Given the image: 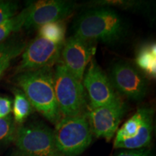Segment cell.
Here are the masks:
<instances>
[{"mask_svg":"<svg viewBox=\"0 0 156 156\" xmlns=\"http://www.w3.org/2000/svg\"><path fill=\"white\" fill-rule=\"evenodd\" d=\"M126 23L116 9L106 7H90L75 20L74 35L84 40L115 44L124 38Z\"/></svg>","mask_w":156,"mask_h":156,"instance_id":"6da1fadb","label":"cell"},{"mask_svg":"<svg viewBox=\"0 0 156 156\" xmlns=\"http://www.w3.org/2000/svg\"><path fill=\"white\" fill-rule=\"evenodd\" d=\"M16 82L34 108L56 125L62 116L56 99L52 68L17 74Z\"/></svg>","mask_w":156,"mask_h":156,"instance_id":"7a4b0ae2","label":"cell"},{"mask_svg":"<svg viewBox=\"0 0 156 156\" xmlns=\"http://www.w3.org/2000/svg\"><path fill=\"white\" fill-rule=\"evenodd\" d=\"M56 145L64 156H78L90 145L93 132L86 114L62 116L53 130Z\"/></svg>","mask_w":156,"mask_h":156,"instance_id":"3957f363","label":"cell"},{"mask_svg":"<svg viewBox=\"0 0 156 156\" xmlns=\"http://www.w3.org/2000/svg\"><path fill=\"white\" fill-rule=\"evenodd\" d=\"M56 99L62 116L85 114L86 99L83 82L68 71L60 60L54 71Z\"/></svg>","mask_w":156,"mask_h":156,"instance_id":"277c9868","label":"cell"},{"mask_svg":"<svg viewBox=\"0 0 156 156\" xmlns=\"http://www.w3.org/2000/svg\"><path fill=\"white\" fill-rule=\"evenodd\" d=\"M14 142L22 156H64L56 145L53 130L42 122L20 126Z\"/></svg>","mask_w":156,"mask_h":156,"instance_id":"5b68a950","label":"cell"},{"mask_svg":"<svg viewBox=\"0 0 156 156\" xmlns=\"http://www.w3.org/2000/svg\"><path fill=\"white\" fill-rule=\"evenodd\" d=\"M63 46L39 36L36 37L25 46L16 73L52 68L60 61Z\"/></svg>","mask_w":156,"mask_h":156,"instance_id":"8992f818","label":"cell"},{"mask_svg":"<svg viewBox=\"0 0 156 156\" xmlns=\"http://www.w3.org/2000/svg\"><path fill=\"white\" fill-rule=\"evenodd\" d=\"M77 4L66 0H46L31 2L25 8V20L23 28H39L47 23L63 21L71 15Z\"/></svg>","mask_w":156,"mask_h":156,"instance_id":"52a82bcc","label":"cell"},{"mask_svg":"<svg viewBox=\"0 0 156 156\" xmlns=\"http://www.w3.org/2000/svg\"><path fill=\"white\" fill-rule=\"evenodd\" d=\"M108 77L115 90L129 99L141 101L147 94V80L128 62H115L111 67Z\"/></svg>","mask_w":156,"mask_h":156,"instance_id":"ba28073f","label":"cell"},{"mask_svg":"<svg viewBox=\"0 0 156 156\" xmlns=\"http://www.w3.org/2000/svg\"><path fill=\"white\" fill-rule=\"evenodd\" d=\"M83 85L90 101V108L110 105L120 99L109 77L94 58L87 66Z\"/></svg>","mask_w":156,"mask_h":156,"instance_id":"9c48e42d","label":"cell"},{"mask_svg":"<svg viewBox=\"0 0 156 156\" xmlns=\"http://www.w3.org/2000/svg\"><path fill=\"white\" fill-rule=\"evenodd\" d=\"M126 109V103L121 98L110 105L90 108L86 116L93 134L110 142L116 134Z\"/></svg>","mask_w":156,"mask_h":156,"instance_id":"30bf717a","label":"cell"},{"mask_svg":"<svg viewBox=\"0 0 156 156\" xmlns=\"http://www.w3.org/2000/svg\"><path fill=\"white\" fill-rule=\"evenodd\" d=\"M96 51V43L75 35L65 41L62 51V63L78 80L83 82L85 69Z\"/></svg>","mask_w":156,"mask_h":156,"instance_id":"8fae6325","label":"cell"},{"mask_svg":"<svg viewBox=\"0 0 156 156\" xmlns=\"http://www.w3.org/2000/svg\"><path fill=\"white\" fill-rule=\"evenodd\" d=\"M153 115L152 108L147 113L138 134L131 140L122 142L114 146L116 149L134 150L147 147L151 143L153 131Z\"/></svg>","mask_w":156,"mask_h":156,"instance_id":"7c38bea8","label":"cell"},{"mask_svg":"<svg viewBox=\"0 0 156 156\" xmlns=\"http://www.w3.org/2000/svg\"><path fill=\"white\" fill-rule=\"evenodd\" d=\"M150 109L151 108L147 107L139 108L133 116L123 124L122 127L117 130L115 134L114 146L122 142L131 140L138 134Z\"/></svg>","mask_w":156,"mask_h":156,"instance_id":"4fadbf2b","label":"cell"},{"mask_svg":"<svg viewBox=\"0 0 156 156\" xmlns=\"http://www.w3.org/2000/svg\"><path fill=\"white\" fill-rule=\"evenodd\" d=\"M136 64L149 77L156 76V45L155 42L142 45L138 50L135 58Z\"/></svg>","mask_w":156,"mask_h":156,"instance_id":"5bb4252c","label":"cell"},{"mask_svg":"<svg viewBox=\"0 0 156 156\" xmlns=\"http://www.w3.org/2000/svg\"><path fill=\"white\" fill-rule=\"evenodd\" d=\"M25 48V44L18 41H9L0 45V78L12 61L22 53Z\"/></svg>","mask_w":156,"mask_h":156,"instance_id":"9a60e30c","label":"cell"},{"mask_svg":"<svg viewBox=\"0 0 156 156\" xmlns=\"http://www.w3.org/2000/svg\"><path fill=\"white\" fill-rule=\"evenodd\" d=\"M14 95L13 106H12L13 119L16 123L22 124L31 114L34 107L21 90L16 89L14 92Z\"/></svg>","mask_w":156,"mask_h":156,"instance_id":"2e32d148","label":"cell"},{"mask_svg":"<svg viewBox=\"0 0 156 156\" xmlns=\"http://www.w3.org/2000/svg\"><path fill=\"white\" fill-rule=\"evenodd\" d=\"M39 36L54 44L64 45L65 43L66 26L64 21H57L45 24L38 28Z\"/></svg>","mask_w":156,"mask_h":156,"instance_id":"e0dca14e","label":"cell"},{"mask_svg":"<svg viewBox=\"0 0 156 156\" xmlns=\"http://www.w3.org/2000/svg\"><path fill=\"white\" fill-rule=\"evenodd\" d=\"M90 7H106L110 8H119L129 10H141L147 5V3L142 1H132V0H96L89 2L87 4Z\"/></svg>","mask_w":156,"mask_h":156,"instance_id":"ac0fdd59","label":"cell"},{"mask_svg":"<svg viewBox=\"0 0 156 156\" xmlns=\"http://www.w3.org/2000/svg\"><path fill=\"white\" fill-rule=\"evenodd\" d=\"M25 15L26 13L24 9L18 15L7 20L0 25V43L5 41L12 33L17 32L23 28Z\"/></svg>","mask_w":156,"mask_h":156,"instance_id":"d6986e66","label":"cell"},{"mask_svg":"<svg viewBox=\"0 0 156 156\" xmlns=\"http://www.w3.org/2000/svg\"><path fill=\"white\" fill-rule=\"evenodd\" d=\"M16 131L15 122L11 115L0 118V147L14 141Z\"/></svg>","mask_w":156,"mask_h":156,"instance_id":"ffe728a7","label":"cell"},{"mask_svg":"<svg viewBox=\"0 0 156 156\" xmlns=\"http://www.w3.org/2000/svg\"><path fill=\"white\" fill-rule=\"evenodd\" d=\"M17 9L18 4L15 2L0 0V25L16 15Z\"/></svg>","mask_w":156,"mask_h":156,"instance_id":"44dd1931","label":"cell"},{"mask_svg":"<svg viewBox=\"0 0 156 156\" xmlns=\"http://www.w3.org/2000/svg\"><path fill=\"white\" fill-rule=\"evenodd\" d=\"M114 156H154L151 151L147 148L134 150H124L117 152Z\"/></svg>","mask_w":156,"mask_h":156,"instance_id":"7402d4cb","label":"cell"},{"mask_svg":"<svg viewBox=\"0 0 156 156\" xmlns=\"http://www.w3.org/2000/svg\"><path fill=\"white\" fill-rule=\"evenodd\" d=\"M12 101L9 98L0 95V118H5L10 115Z\"/></svg>","mask_w":156,"mask_h":156,"instance_id":"603a6c76","label":"cell"}]
</instances>
